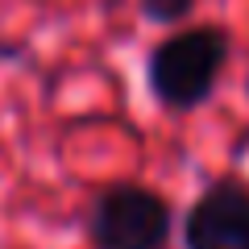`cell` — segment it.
Returning a JSON list of instances; mask_svg holds the SVG:
<instances>
[{"mask_svg":"<svg viewBox=\"0 0 249 249\" xmlns=\"http://www.w3.org/2000/svg\"><path fill=\"white\" fill-rule=\"evenodd\" d=\"M232 37L220 25H191L162 37L145 58V79L162 108L191 112L212 96L220 71L229 67Z\"/></svg>","mask_w":249,"mask_h":249,"instance_id":"1","label":"cell"},{"mask_svg":"<svg viewBox=\"0 0 249 249\" xmlns=\"http://www.w3.org/2000/svg\"><path fill=\"white\" fill-rule=\"evenodd\" d=\"M170 232V208L150 187L116 183L91 208L96 249H162Z\"/></svg>","mask_w":249,"mask_h":249,"instance_id":"2","label":"cell"},{"mask_svg":"<svg viewBox=\"0 0 249 249\" xmlns=\"http://www.w3.org/2000/svg\"><path fill=\"white\" fill-rule=\"evenodd\" d=\"M187 249H249V187L220 178L187 212Z\"/></svg>","mask_w":249,"mask_h":249,"instance_id":"3","label":"cell"},{"mask_svg":"<svg viewBox=\"0 0 249 249\" xmlns=\"http://www.w3.org/2000/svg\"><path fill=\"white\" fill-rule=\"evenodd\" d=\"M137 13L150 25H178L196 13V0H137Z\"/></svg>","mask_w":249,"mask_h":249,"instance_id":"4","label":"cell"}]
</instances>
